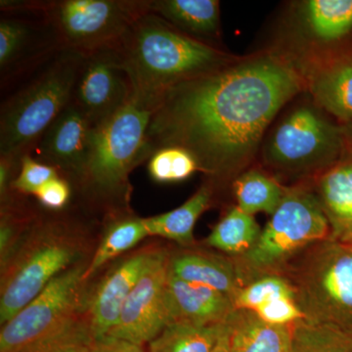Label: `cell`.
<instances>
[{"instance_id":"obj_16","label":"cell","mask_w":352,"mask_h":352,"mask_svg":"<svg viewBox=\"0 0 352 352\" xmlns=\"http://www.w3.org/2000/svg\"><path fill=\"white\" fill-rule=\"evenodd\" d=\"M168 271L183 281L214 289L233 300L238 291L247 284L233 256L199 250H180L170 254Z\"/></svg>"},{"instance_id":"obj_27","label":"cell","mask_w":352,"mask_h":352,"mask_svg":"<svg viewBox=\"0 0 352 352\" xmlns=\"http://www.w3.org/2000/svg\"><path fill=\"white\" fill-rule=\"evenodd\" d=\"M147 236L149 234L146 229L144 219L129 217L113 222L109 226L98 249L95 252L94 258L88 264L85 281L100 270L102 266L129 251Z\"/></svg>"},{"instance_id":"obj_26","label":"cell","mask_w":352,"mask_h":352,"mask_svg":"<svg viewBox=\"0 0 352 352\" xmlns=\"http://www.w3.org/2000/svg\"><path fill=\"white\" fill-rule=\"evenodd\" d=\"M233 189L237 207L250 215L258 212L272 215L287 191L272 177L258 170L245 171L236 178Z\"/></svg>"},{"instance_id":"obj_12","label":"cell","mask_w":352,"mask_h":352,"mask_svg":"<svg viewBox=\"0 0 352 352\" xmlns=\"http://www.w3.org/2000/svg\"><path fill=\"white\" fill-rule=\"evenodd\" d=\"M133 87L117 48L97 51L83 58L72 103L91 122L100 124L124 107Z\"/></svg>"},{"instance_id":"obj_9","label":"cell","mask_w":352,"mask_h":352,"mask_svg":"<svg viewBox=\"0 0 352 352\" xmlns=\"http://www.w3.org/2000/svg\"><path fill=\"white\" fill-rule=\"evenodd\" d=\"M87 266L78 263L65 270L3 324L0 352H19L82 314V284Z\"/></svg>"},{"instance_id":"obj_8","label":"cell","mask_w":352,"mask_h":352,"mask_svg":"<svg viewBox=\"0 0 352 352\" xmlns=\"http://www.w3.org/2000/svg\"><path fill=\"white\" fill-rule=\"evenodd\" d=\"M38 4L60 48L85 56L117 47L134 20L147 11L144 0H59Z\"/></svg>"},{"instance_id":"obj_14","label":"cell","mask_w":352,"mask_h":352,"mask_svg":"<svg viewBox=\"0 0 352 352\" xmlns=\"http://www.w3.org/2000/svg\"><path fill=\"white\" fill-rule=\"evenodd\" d=\"M91 122L75 104L69 103L44 132L36 147L44 164L80 179L87 161Z\"/></svg>"},{"instance_id":"obj_22","label":"cell","mask_w":352,"mask_h":352,"mask_svg":"<svg viewBox=\"0 0 352 352\" xmlns=\"http://www.w3.org/2000/svg\"><path fill=\"white\" fill-rule=\"evenodd\" d=\"M311 92L317 103L342 120H352V60L338 62L314 76Z\"/></svg>"},{"instance_id":"obj_23","label":"cell","mask_w":352,"mask_h":352,"mask_svg":"<svg viewBox=\"0 0 352 352\" xmlns=\"http://www.w3.org/2000/svg\"><path fill=\"white\" fill-rule=\"evenodd\" d=\"M261 234V226L254 215L245 214L236 206L219 220L206 243L229 256L237 258L251 251Z\"/></svg>"},{"instance_id":"obj_28","label":"cell","mask_w":352,"mask_h":352,"mask_svg":"<svg viewBox=\"0 0 352 352\" xmlns=\"http://www.w3.org/2000/svg\"><path fill=\"white\" fill-rule=\"evenodd\" d=\"M307 20L312 32L324 41L344 38L352 29V0H311Z\"/></svg>"},{"instance_id":"obj_31","label":"cell","mask_w":352,"mask_h":352,"mask_svg":"<svg viewBox=\"0 0 352 352\" xmlns=\"http://www.w3.org/2000/svg\"><path fill=\"white\" fill-rule=\"evenodd\" d=\"M148 170L153 180L160 183L183 182L200 170L195 157L180 147H164L152 155Z\"/></svg>"},{"instance_id":"obj_32","label":"cell","mask_w":352,"mask_h":352,"mask_svg":"<svg viewBox=\"0 0 352 352\" xmlns=\"http://www.w3.org/2000/svg\"><path fill=\"white\" fill-rule=\"evenodd\" d=\"M19 173L11 183V188L24 194L36 195L44 184L59 176L56 168L34 160L30 154L21 159Z\"/></svg>"},{"instance_id":"obj_20","label":"cell","mask_w":352,"mask_h":352,"mask_svg":"<svg viewBox=\"0 0 352 352\" xmlns=\"http://www.w3.org/2000/svg\"><path fill=\"white\" fill-rule=\"evenodd\" d=\"M146 8L190 36L210 38L219 31V2L215 0H146ZM201 41V39H200Z\"/></svg>"},{"instance_id":"obj_7","label":"cell","mask_w":352,"mask_h":352,"mask_svg":"<svg viewBox=\"0 0 352 352\" xmlns=\"http://www.w3.org/2000/svg\"><path fill=\"white\" fill-rule=\"evenodd\" d=\"M75 234L62 223L34 227L2 271L0 323L12 319L65 270L75 265L82 248Z\"/></svg>"},{"instance_id":"obj_3","label":"cell","mask_w":352,"mask_h":352,"mask_svg":"<svg viewBox=\"0 0 352 352\" xmlns=\"http://www.w3.org/2000/svg\"><path fill=\"white\" fill-rule=\"evenodd\" d=\"M85 55L55 53L34 78L7 99L0 111V155L21 161L30 154L73 98Z\"/></svg>"},{"instance_id":"obj_1","label":"cell","mask_w":352,"mask_h":352,"mask_svg":"<svg viewBox=\"0 0 352 352\" xmlns=\"http://www.w3.org/2000/svg\"><path fill=\"white\" fill-rule=\"evenodd\" d=\"M293 65L274 55L178 83L152 105L147 140L191 153L200 170L226 178L248 164L280 109L302 90Z\"/></svg>"},{"instance_id":"obj_34","label":"cell","mask_w":352,"mask_h":352,"mask_svg":"<svg viewBox=\"0 0 352 352\" xmlns=\"http://www.w3.org/2000/svg\"><path fill=\"white\" fill-rule=\"evenodd\" d=\"M34 196L44 208L61 210L68 204L71 188L68 182L59 175L44 184Z\"/></svg>"},{"instance_id":"obj_35","label":"cell","mask_w":352,"mask_h":352,"mask_svg":"<svg viewBox=\"0 0 352 352\" xmlns=\"http://www.w3.org/2000/svg\"><path fill=\"white\" fill-rule=\"evenodd\" d=\"M87 352H146L144 347L129 340L112 336L94 338Z\"/></svg>"},{"instance_id":"obj_19","label":"cell","mask_w":352,"mask_h":352,"mask_svg":"<svg viewBox=\"0 0 352 352\" xmlns=\"http://www.w3.org/2000/svg\"><path fill=\"white\" fill-rule=\"evenodd\" d=\"M233 352H289L292 325L266 323L250 310L235 309L227 319Z\"/></svg>"},{"instance_id":"obj_5","label":"cell","mask_w":352,"mask_h":352,"mask_svg":"<svg viewBox=\"0 0 352 352\" xmlns=\"http://www.w3.org/2000/svg\"><path fill=\"white\" fill-rule=\"evenodd\" d=\"M305 320L352 327V245L317 243L282 271Z\"/></svg>"},{"instance_id":"obj_21","label":"cell","mask_w":352,"mask_h":352,"mask_svg":"<svg viewBox=\"0 0 352 352\" xmlns=\"http://www.w3.org/2000/svg\"><path fill=\"white\" fill-rule=\"evenodd\" d=\"M212 195L210 186L204 185L189 200L175 210L144 219L148 234L189 247L194 243L197 220L210 207Z\"/></svg>"},{"instance_id":"obj_24","label":"cell","mask_w":352,"mask_h":352,"mask_svg":"<svg viewBox=\"0 0 352 352\" xmlns=\"http://www.w3.org/2000/svg\"><path fill=\"white\" fill-rule=\"evenodd\" d=\"M289 352H352V327L305 320L292 325Z\"/></svg>"},{"instance_id":"obj_15","label":"cell","mask_w":352,"mask_h":352,"mask_svg":"<svg viewBox=\"0 0 352 352\" xmlns=\"http://www.w3.org/2000/svg\"><path fill=\"white\" fill-rule=\"evenodd\" d=\"M41 8V7H39ZM44 16V15H43ZM54 34L45 17L41 22H32L25 18L16 17L15 14L2 11L0 20V69L2 80L22 73L32 65L47 61L60 51L53 46L41 45L39 36Z\"/></svg>"},{"instance_id":"obj_33","label":"cell","mask_w":352,"mask_h":352,"mask_svg":"<svg viewBox=\"0 0 352 352\" xmlns=\"http://www.w3.org/2000/svg\"><path fill=\"white\" fill-rule=\"evenodd\" d=\"M254 314L266 323L272 325H293L296 321L305 319L295 298H281L261 305Z\"/></svg>"},{"instance_id":"obj_10","label":"cell","mask_w":352,"mask_h":352,"mask_svg":"<svg viewBox=\"0 0 352 352\" xmlns=\"http://www.w3.org/2000/svg\"><path fill=\"white\" fill-rule=\"evenodd\" d=\"M342 149V134L315 109L300 107L282 120L271 136L266 159L289 173L324 170L335 164Z\"/></svg>"},{"instance_id":"obj_18","label":"cell","mask_w":352,"mask_h":352,"mask_svg":"<svg viewBox=\"0 0 352 352\" xmlns=\"http://www.w3.org/2000/svg\"><path fill=\"white\" fill-rule=\"evenodd\" d=\"M315 195L330 224L329 239L352 245V155L321 173Z\"/></svg>"},{"instance_id":"obj_30","label":"cell","mask_w":352,"mask_h":352,"mask_svg":"<svg viewBox=\"0 0 352 352\" xmlns=\"http://www.w3.org/2000/svg\"><path fill=\"white\" fill-rule=\"evenodd\" d=\"M281 298L296 300L295 289L283 275L270 274L245 284L236 294L233 302L236 309L254 311L261 305Z\"/></svg>"},{"instance_id":"obj_13","label":"cell","mask_w":352,"mask_h":352,"mask_svg":"<svg viewBox=\"0 0 352 352\" xmlns=\"http://www.w3.org/2000/svg\"><path fill=\"white\" fill-rule=\"evenodd\" d=\"M157 250L147 248L134 252L109 271L97 285L83 310L94 338L103 337L112 330L124 302Z\"/></svg>"},{"instance_id":"obj_11","label":"cell","mask_w":352,"mask_h":352,"mask_svg":"<svg viewBox=\"0 0 352 352\" xmlns=\"http://www.w3.org/2000/svg\"><path fill=\"white\" fill-rule=\"evenodd\" d=\"M168 254L157 250L129 296L109 336L144 346L170 323L166 300Z\"/></svg>"},{"instance_id":"obj_29","label":"cell","mask_w":352,"mask_h":352,"mask_svg":"<svg viewBox=\"0 0 352 352\" xmlns=\"http://www.w3.org/2000/svg\"><path fill=\"white\" fill-rule=\"evenodd\" d=\"M94 337L83 312L19 352H87Z\"/></svg>"},{"instance_id":"obj_17","label":"cell","mask_w":352,"mask_h":352,"mask_svg":"<svg viewBox=\"0 0 352 352\" xmlns=\"http://www.w3.org/2000/svg\"><path fill=\"white\" fill-rule=\"evenodd\" d=\"M166 300L170 323L190 322L215 325L224 323L236 309L230 296L208 287L183 281L170 271L166 282Z\"/></svg>"},{"instance_id":"obj_25","label":"cell","mask_w":352,"mask_h":352,"mask_svg":"<svg viewBox=\"0 0 352 352\" xmlns=\"http://www.w3.org/2000/svg\"><path fill=\"white\" fill-rule=\"evenodd\" d=\"M222 325L173 322L149 342V352H212Z\"/></svg>"},{"instance_id":"obj_4","label":"cell","mask_w":352,"mask_h":352,"mask_svg":"<svg viewBox=\"0 0 352 352\" xmlns=\"http://www.w3.org/2000/svg\"><path fill=\"white\" fill-rule=\"evenodd\" d=\"M152 108L132 97L110 118L92 129L80 180L105 198L126 195L131 171L152 152L147 140Z\"/></svg>"},{"instance_id":"obj_6","label":"cell","mask_w":352,"mask_h":352,"mask_svg":"<svg viewBox=\"0 0 352 352\" xmlns=\"http://www.w3.org/2000/svg\"><path fill=\"white\" fill-rule=\"evenodd\" d=\"M330 235V224L315 193L287 190L254 248L234 258L248 284L264 275H281L294 258Z\"/></svg>"},{"instance_id":"obj_36","label":"cell","mask_w":352,"mask_h":352,"mask_svg":"<svg viewBox=\"0 0 352 352\" xmlns=\"http://www.w3.org/2000/svg\"><path fill=\"white\" fill-rule=\"evenodd\" d=\"M212 352H233L230 342V332H229L227 320L222 325L219 340H217V344H215Z\"/></svg>"},{"instance_id":"obj_2","label":"cell","mask_w":352,"mask_h":352,"mask_svg":"<svg viewBox=\"0 0 352 352\" xmlns=\"http://www.w3.org/2000/svg\"><path fill=\"white\" fill-rule=\"evenodd\" d=\"M116 48L131 78L134 98L151 108L170 87L230 64L226 53L148 10L134 20Z\"/></svg>"}]
</instances>
